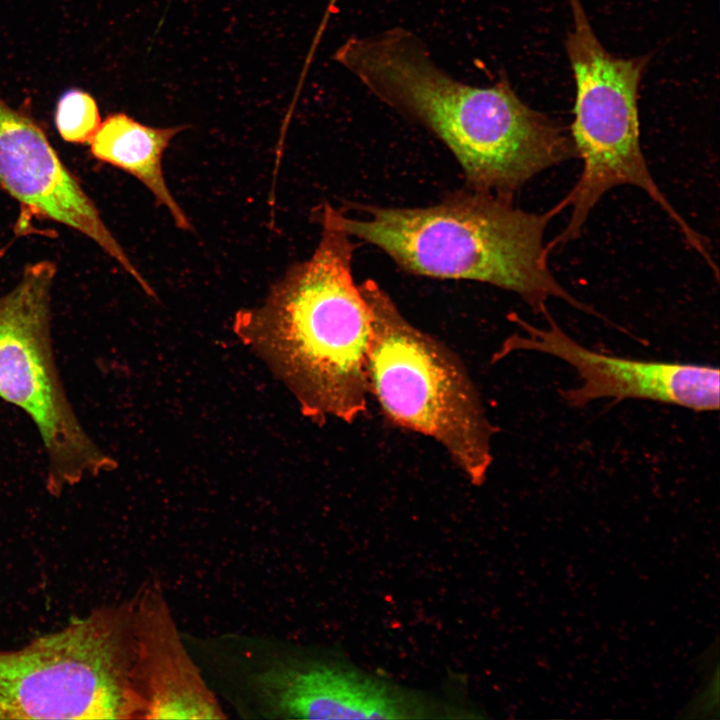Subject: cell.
Returning <instances> with one entry per match:
<instances>
[{
	"instance_id": "1",
	"label": "cell",
	"mask_w": 720,
	"mask_h": 720,
	"mask_svg": "<svg viewBox=\"0 0 720 720\" xmlns=\"http://www.w3.org/2000/svg\"><path fill=\"white\" fill-rule=\"evenodd\" d=\"M332 58L379 101L441 140L469 189L513 200L534 176L577 158L570 134L524 103L505 75L489 86L458 80L404 27L350 36Z\"/></svg>"
},
{
	"instance_id": "2",
	"label": "cell",
	"mask_w": 720,
	"mask_h": 720,
	"mask_svg": "<svg viewBox=\"0 0 720 720\" xmlns=\"http://www.w3.org/2000/svg\"><path fill=\"white\" fill-rule=\"evenodd\" d=\"M321 224L313 254L293 264L234 329L280 376L317 423L357 420L367 409L369 305L353 278L354 243Z\"/></svg>"
},
{
	"instance_id": "3",
	"label": "cell",
	"mask_w": 720,
	"mask_h": 720,
	"mask_svg": "<svg viewBox=\"0 0 720 720\" xmlns=\"http://www.w3.org/2000/svg\"><path fill=\"white\" fill-rule=\"evenodd\" d=\"M348 217L324 204L318 221L372 244L401 269L438 279L471 280L517 294L535 313L554 297L601 318L553 276L547 263L545 231L567 202L545 212H528L513 200L463 189L425 207L351 205Z\"/></svg>"
},
{
	"instance_id": "4",
	"label": "cell",
	"mask_w": 720,
	"mask_h": 720,
	"mask_svg": "<svg viewBox=\"0 0 720 720\" xmlns=\"http://www.w3.org/2000/svg\"><path fill=\"white\" fill-rule=\"evenodd\" d=\"M372 318L369 393L395 426L436 441L475 485L493 461L489 421L459 356L413 325L374 280L359 284Z\"/></svg>"
},
{
	"instance_id": "5",
	"label": "cell",
	"mask_w": 720,
	"mask_h": 720,
	"mask_svg": "<svg viewBox=\"0 0 720 720\" xmlns=\"http://www.w3.org/2000/svg\"><path fill=\"white\" fill-rule=\"evenodd\" d=\"M573 26L566 51L576 84L570 128L581 174L564 199L570 218L546 245L548 252L577 238L595 205L611 189L630 185L641 189L667 214L699 255L704 237L669 202L650 173L640 143L638 90L649 55L620 58L608 52L593 31L581 0H568Z\"/></svg>"
},
{
	"instance_id": "6",
	"label": "cell",
	"mask_w": 720,
	"mask_h": 720,
	"mask_svg": "<svg viewBox=\"0 0 720 720\" xmlns=\"http://www.w3.org/2000/svg\"><path fill=\"white\" fill-rule=\"evenodd\" d=\"M134 600L0 652L7 718H141L134 682Z\"/></svg>"
},
{
	"instance_id": "7",
	"label": "cell",
	"mask_w": 720,
	"mask_h": 720,
	"mask_svg": "<svg viewBox=\"0 0 720 720\" xmlns=\"http://www.w3.org/2000/svg\"><path fill=\"white\" fill-rule=\"evenodd\" d=\"M56 274L53 261L28 264L0 297V398L36 426L47 456V487L54 493L117 464L83 428L58 373L51 341Z\"/></svg>"
},
{
	"instance_id": "8",
	"label": "cell",
	"mask_w": 720,
	"mask_h": 720,
	"mask_svg": "<svg viewBox=\"0 0 720 720\" xmlns=\"http://www.w3.org/2000/svg\"><path fill=\"white\" fill-rule=\"evenodd\" d=\"M543 315L548 323L545 329L511 314V320L525 335L515 334L506 339L496 358L515 350H530L565 361L581 380L579 386L560 392L570 406L582 407L597 399L613 398L651 400L701 412L719 409L718 367L640 361L599 353L568 336L548 309Z\"/></svg>"
},
{
	"instance_id": "9",
	"label": "cell",
	"mask_w": 720,
	"mask_h": 720,
	"mask_svg": "<svg viewBox=\"0 0 720 720\" xmlns=\"http://www.w3.org/2000/svg\"><path fill=\"white\" fill-rule=\"evenodd\" d=\"M248 688L270 718L411 719L433 712L415 694L331 661L273 662L249 676Z\"/></svg>"
},
{
	"instance_id": "10",
	"label": "cell",
	"mask_w": 720,
	"mask_h": 720,
	"mask_svg": "<svg viewBox=\"0 0 720 720\" xmlns=\"http://www.w3.org/2000/svg\"><path fill=\"white\" fill-rule=\"evenodd\" d=\"M0 184L23 208L81 233L133 280L142 278L41 127L1 97Z\"/></svg>"
},
{
	"instance_id": "11",
	"label": "cell",
	"mask_w": 720,
	"mask_h": 720,
	"mask_svg": "<svg viewBox=\"0 0 720 720\" xmlns=\"http://www.w3.org/2000/svg\"><path fill=\"white\" fill-rule=\"evenodd\" d=\"M134 682L144 719H222L225 711L186 648L158 581L134 599Z\"/></svg>"
},
{
	"instance_id": "12",
	"label": "cell",
	"mask_w": 720,
	"mask_h": 720,
	"mask_svg": "<svg viewBox=\"0 0 720 720\" xmlns=\"http://www.w3.org/2000/svg\"><path fill=\"white\" fill-rule=\"evenodd\" d=\"M185 126L153 127L125 113L105 118L89 142L98 160L121 169L139 180L170 213L175 225L185 231L192 225L173 197L163 174L162 159L172 139Z\"/></svg>"
},
{
	"instance_id": "13",
	"label": "cell",
	"mask_w": 720,
	"mask_h": 720,
	"mask_svg": "<svg viewBox=\"0 0 720 720\" xmlns=\"http://www.w3.org/2000/svg\"><path fill=\"white\" fill-rule=\"evenodd\" d=\"M95 99L84 91L72 89L59 99L55 125L63 140L70 143H89L101 125Z\"/></svg>"
},
{
	"instance_id": "14",
	"label": "cell",
	"mask_w": 720,
	"mask_h": 720,
	"mask_svg": "<svg viewBox=\"0 0 720 720\" xmlns=\"http://www.w3.org/2000/svg\"><path fill=\"white\" fill-rule=\"evenodd\" d=\"M0 719H6L5 714L0 706Z\"/></svg>"
}]
</instances>
